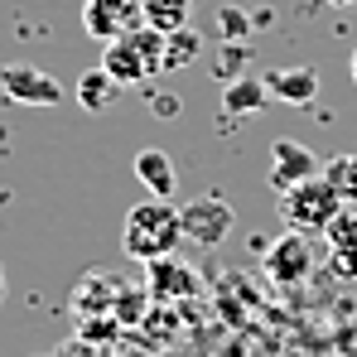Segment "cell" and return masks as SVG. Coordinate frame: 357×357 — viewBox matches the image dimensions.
Returning a JSON list of instances; mask_svg holds the SVG:
<instances>
[{"label": "cell", "instance_id": "cell-1", "mask_svg": "<svg viewBox=\"0 0 357 357\" xmlns=\"http://www.w3.org/2000/svg\"><path fill=\"white\" fill-rule=\"evenodd\" d=\"M126 256H135V261H160V256H174L178 246H183V222H178V208L169 198H145V203H135L130 213H126Z\"/></svg>", "mask_w": 357, "mask_h": 357}, {"label": "cell", "instance_id": "cell-2", "mask_svg": "<svg viewBox=\"0 0 357 357\" xmlns=\"http://www.w3.org/2000/svg\"><path fill=\"white\" fill-rule=\"evenodd\" d=\"M102 68L116 77L121 87H145L155 73H165V34L150 29V24H135L126 29L121 39L102 44Z\"/></svg>", "mask_w": 357, "mask_h": 357}, {"label": "cell", "instance_id": "cell-3", "mask_svg": "<svg viewBox=\"0 0 357 357\" xmlns=\"http://www.w3.org/2000/svg\"><path fill=\"white\" fill-rule=\"evenodd\" d=\"M338 208H343V198H338V188L328 183L324 174L304 178L295 188H285L280 193V218H285V227H295V232H324L333 218H338Z\"/></svg>", "mask_w": 357, "mask_h": 357}, {"label": "cell", "instance_id": "cell-4", "mask_svg": "<svg viewBox=\"0 0 357 357\" xmlns=\"http://www.w3.org/2000/svg\"><path fill=\"white\" fill-rule=\"evenodd\" d=\"M178 222H183V241L198 246V251H218L222 241L232 237L237 227V213L222 193H203V198H188L178 208Z\"/></svg>", "mask_w": 357, "mask_h": 357}, {"label": "cell", "instance_id": "cell-5", "mask_svg": "<svg viewBox=\"0 0 357 357\" xmlns=\"http://www.w3.org/2000/svg\"><path fill=\"white\" fill-rule=\"evenodd\" d=\"M314 266H319V256H314V246H309V232L285 227L280 237L266 246V275H271L275 285H304V280L314 275Z\"/></svg>", "mask_w": 357, "mask_h": 357}, {"label": "cell", "instance_id": "cell-6", "mask_svg": "<svg viewBox=\"0 0 357 357\" xmlns=\"http://www.w3.org/2000/svg\"><path fill=\"white\" fill-rule=\"evenodd\" d=\"M0 92L15 102V107H59L63 97V82L54 73L34 68V63H5L0 68Z\"/></svg>", "mask_w": 357, "mask_h": 357}, {"label": "cell", "instance_id": "cell-7", "mask_svg": "<svg viewBox=\"0 0 357 357\" xmlns=\"http://www.w3.org/2000/svg\"><path fill=\"white\" fill-rule=\"evenodd\" d=\"M140 24V0H82V29L97 44H112Z\"/></svg>", "mask_w": 357, "mask_h": 357}, {"label": "cell", "instance_id": "cell-8", "mask_svg": "<svg viewBox=\"0 0 357 357\" xmlns=\"http://www.w3.org/2000/svg\"><path fill=\"white\" fill-rule=\"evenodd\" d=\"M314 174H324V165H319V155L309 145H299V140H275L271 145L266 178H271L275 193H285V188H295V183H304V178H314Z\"/></svg>", "mask_w": 357, "mask_h": 357}, {"label": "cell", "instance_id": "cell-9", "mask_svg": "<svg viewBox=\"0 0 357 357\" xmlns=\"http://www.w3.org/2000/svg\"><path fill=\"white\" fill-rule=\"evenodd\" d=\"M324 237H328V271L338 280H357V208L353 203L338 208V218L324 227Z\"/></svg>", "mask_w": 357, "mask_h": 357}, {"label": "cell", "instance_id": "cell-10", "mask_svg": "<svg viewBox=\"0 0 357 357\" xmlns=\"http://www.w3.org/2000/svg\"><path fill=\"white\" fill-rule=\"evenodd\" d=\"M266 92H271V102L309 107L319 97V73L314 68H271L266 73Z\"/></svg>", "mask_w": 357, "mask_h": 357}, {"label": "cell", "instance_id": "cell-11", "mask_svg": "<svg viewBox=\"0 0 357 357\" xmlns=\"http://www.w3.org/2000/svg\"><path fill=\"white\" fill-rule=\"evenodd\" d=\"M135 178H140V188H145L150 198H174V188H178L174 160H169L165 150H155V145L135 155Z\"/></svg>", "mask_w": 357, "mask_h": 357}, {"label": "cell", "instance_id": "cell-12", "mask_svg": "<svg viewBox=\"0 0 357 357\" xmlns=\"http://www.w3.org/2000/svg\"><path fill=\"white\" fill-rule=\"evenodd\" d=\"M198 290V275L174 261V256H160V261H150V295L155 299H183Z\"/></svg>", "mask_w": 357, "mask_h": 357}, {"label": "cell", "instance_id": "cell-13", "mask_svg": "<svg viewBox=\"0 0 357 357\" xmlns=\"http://www.w3.org/2000/svg\"><path fill=\"white\" fill-rule=\"evenodd\" d=\"M266 102H271V92H266V77H232V82H222V112H227V116L261 112Z\"/></svg>", "mask_w": 357, "mask_h": 357}, {"label": "cell", "instance_id": "cell-14", "mask_svg": "<svg viewBox=\"0 0 357 357\" xmlns=\"http://www.w3.org/2000/svg\"><path fill=\"white\" fill-rule=\"evenodd\" d=\"M116 97H121V82L107 68H87L77 77V107H87V112H107Z\"/></svg>", "mask_w": 357, "mask_h": 357}, {"label": "cell", "instance_id": "cell-15", "mask_svg": "<svg viewBox=\"0 0 357 357\" xmlns=\"http://www.w3.org/2000/svg\"><path fill=\"white\" fill-rule=\"evenodd\" d=\"M193 15V0H140V24L160 29V34H174L188 24Z\"/></svg>", "mask_w": 357, "mask_h": 357}, {"label": "cell", "instance_id": "cell-16", "mask_svg": "<svg viewBox=\"0 0 357 357\" xmlns=\"http://www.w3.org/2000/svg\"><path fill=\"white\" fill-rule=\"evenodd\" d=\"M203 59V34L198 29H174V34H165V73H178V68H193V63Z\"/></svg>", "mask_w": 357, "mask_h": 357}, {"label": "cell", "instance_id": "cell-17", "mask_svg": "<svg viewBox=\"0 0 357 357\" xmlns=\"http://www.w3.org/2000/svg\"><path fill=\"white\" fill-rule=\"evenodd\" d=\"M324 178L338 188L343 203H357V155H333V160L324 165Z\"/></svg>", "mask_w": 357, "mask_h": 357}, {"label": "cell", "instance_id": "cell-18", "mask_svg": "<svg viewBox=\"0 0 357 357\" xmlns=\"http://www.w3.org/2000/svg\"><path fill=\"white\" fill-rule=\"evenodd\" d=\"M218 29H222V34H227V39H232V34H246V29H251V20H246V15H241L237 5H227V10H222V15H218Z\"/></svg>", "mask_w": 357, "mask_h": 357}, {"label": "cell", "instance_id": "cell-19", "mask_svg": "<svg viewBox=\"0 0 357 357\" xmlns=\"http://www.w3.org/2000/svg\"><path fill=\"white\" fill-rule=\"evenodd\" d=\"M145 102H150V112H160V116H178V97L174 92H150Z\"/></svg>", "mask_w": 357, "mask_h": 357}, {"label": "cell", "instance_id": "cell-20", "mask_svg": "<svg viewBox=\"0 0 357 357\" xmlns=\"http://www.w3.org/2000/svg\"><path fill=\"white\" fill-rule=\"evenodd\" d=\"M5 290H10V285H5V266H0V299H5Z\"/></svg>", "mask_w": 357, "mask_h": 357}, {"label": "cell", "instance_id": "cell-21", "mask_svg": "<svg viewBox=\"0 0 357 357\" xmlns=\"http://www.w3.org/2000/svg\"><path fill=\"white\" fill-rule=\"evenodd\" d=\"M353 82H357V49H353Z\"/></svg>", "mask_w": 357, "mask_h": 357}, {"label": "cell", "instance_id": "cell-22", "mask_svg": "<svg viewBox=\"0 0 357 357\" xmlns=\"http://www.w3.org/2000/svg\"><path fill=\"white\" fill-rule=\"evenodd\" d=\"M333 5H353V0H333Z\"/></svg>", "mask_w": 357, "mask_h": 357}, {"label": "cell", "instance_id": "cell-23", "mask_svg": "<svg viewBox=\"0 0 357 357\" xmlns=\"http://www.w3.org/2000/svg\"><path fill=\"white\" fill-rule=\"evenodd\" d=\"M34 357H49V353H34Z\"/></svg>", "mask_w": 357, "mask_h": 357}]
</instances>
